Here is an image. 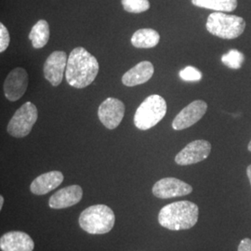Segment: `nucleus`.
Wrapping results in <instances>:
<instances>
[{
	"label": "nucleus",
	"instance_id": "obj_23",
	"mask_svg": "<svg viewBox=\"0 0 251 251\" xmlns=\"http://www.w3.org/2000/svg\"><path fill=\"white\" fill-rule=\"evenodd\" d=\"M10 43V36L7 27L0 24V52H4Z\"/></svg>",
	"mask_w": 251,
	"mask_h": 251
},
{
	"label": "nucleus",
	"instance_id": "obj_3",
	"mask_svg": "<svg viewBox=\"0 0 251 251\" xmlns=\"http://www.w3.org/2000/svg\"><path fill=\"white\" fill-rule=\"evenodd\" d=\"M116 216L105 205L90 206L82 211L78 223L81 228L90 234H104L113 229Z\"/></svg>",
	"mask_w": 251,
	"mask_h": 251
},
{
	"label": "nucleus",
	"instance_id": "obj_9",
	"mask_svg": "<svg viewBox=\"0 0 251 251\" xmlns=\"http://www.w3.org/2000/svg\"><path fill=\"white\" fill-rule=\"evenodd\" d=\"M125 115V104L116 98H107L103 100L98 110L100 122L108 129H115L120 125Z\"/></svg>",
	"mask_w": 251,
	"mask_h": 251
},
{
	"label": "nucleus",
	"instance_id": "obj_26",
	"mask_svg": "<svg viewBox=\"0 0 251 251\" xmlns=\"http://www.w3.org/2000/svg\"><path fill=\"white\" fill-rule=\"evenodd\" d=\"M3 204H4V198L1 196V197H0V209H2Z\"/></svg>",
	"mask_w": 251,
	"mask_h": 251
},
{
	"label": "nucleus",
	"instance_id": "obj_27",
	"mask_svg": "<svg viewBox=\"0 0 251 251\" xmlns=\"http://www.w3.org/2000/svg\"><path fill=\"white\" fill-rule=\"evenodd\" d=\"M248 150H249V151H250V152H251V143H250V144H249V146H248Z\"/></svg>",
	"mask_w": 251,
	"mask_h": 251
},
{
	"label": "nucleus",
	"instance_id": "obj_16",
	"mask_svg": "<svg viewBox=\"0 0 251 251\" xmlns=\"http://www.w3.org/2000/svg\"><path fill=\"white\" fill-rule=\"evenodd\" d=\"M153 72L154 68L151 62H141L124 74L122 77V83L126 87L142 85L152 78Z\"/></svg>",
	"mask_w": 251,
	"mask_h": 251
},
{
	"label": "nucleus",
	"instance_id": "obj_18",
	"mask_svg": "<svg viewBox=\"0 0 251 251\" xmlns=\"http://www.w3.org/2000/svg\"><path fill=\"white\" fill-rule=\"evenodd\" d=\"M29 39L34 49H42L47 45L50 39V26L45 20H40L32 27L29 34Z\"/></svg>",
	"mask_w": 251,
	"mask_h": 251
},
{
	"label": "nucleus",
	"instance_id": "obj_13",
	"mask_svg": "<svg viewBox=\"0 0 251 251\" xmlns=\"http://www.w3.org/2000/svg\"><path fill=\"white\" fill-rule=\"evenodd\" d=\"M0 249L2 251H33L35 244L26 233L12 231L1 236Z\"/></svg>",
	"mask_w": 251,
	"mask_h": 251
},
{
	"label": "nucleus",
	"instance_id": "obj_7",
	"mask_svg": "<svg viewBox=\"0 0 251 251\" xmlns=\"http://www.w3.org/2000/svg\"><path fill=\"white\" fill-rule=\"evenodd\" d=\"M152 194L160 199L184 197L193 192V187L177 178H164L159 179L152 186Z\"/></svg>",
	"mask_w": 251,
	"mask_h": 251
},
{
	"label": "nucleus",
	"instance_id": "obj_8",
	"mask_svg": "<svg viewBox=\"0 0 251 251\" xmlns=\"http://www.w3.org/2000/svg\"><path fill=\"white\" fill-rule=\"evenodd\" d=\"M207 104L202 100L192 101L186 107L183 108L174 118L172 127L175 130H183L195 125L205 116Z\"/></svg>",
	"mask_w": 251,
	"mask_h": 251
},
{
	"label": "nucleus",
	"instance_id": "obj_22",
	"mask_svg": "<svg viewBox=\"0 0 251 251\" xmlns=\"http://www.w3.org/2000/svg\"><path fill=\"white\" fill-rule=\"evenodd\" d=\"M179 76L182 80L195 82L201 80L202 73L194 66H187L179 72Z\"/></svg>",
	"mask_w": 251,
	"mask_h": 251
},
{
	"label": "nucleus",
	"instance_id": "obj_5",
	"mask_svg": "<svg viewBox=\"0 0 251 251\" xmlns=\"http://www.w3.org/2000/svg\"><path fill=\"white\" fill-rule=\"evenodd\" d=\"M167 102L158 95L148 96L136 110L134 125L141 130H147L157 125L167 114Z\"/></svg>",
	"mask_w": 251,
	"mask_h": 251
},
{
	"label": "nucleus",
	"instance_id": "obj_1",
	"mask_svg": "<svg viewBox=\"0 0 251 251\" xmlns=\"http://www.w3.org/2000/svg\"><path fill=\"white\" fill-rule=\"evenodd\" d=\"M99 69L97 59L86 49L77 47L68 56L65 78L73 88L84 89L95 80Z\"/></svg>",
	"mask_w": 251,
	"mask_h": 251
},
{
	"label": "nucleus",
	"instance_id": "obj_6",
	"mask_svg": "<svg viewBox=\"0 0 251 251\" xmlns=\"http://www.w3.org/2000/svg\"><path fill=\"white\" fill-rule=\"evenodd\" d=\"M38 111L36 105L26 101L15 112L9 120L7 131L14 138H25L29 134L36 124Z\"/></svg>",
	"mask_w": 251,
	"mask_h": 251
},
{
	"label": "nucleus",
	"instance_id": "obj_21",
	"mask_svg": "<svg viewBox=\"0 0 251 251\" xmlns=\"http://www.w3.org/2000/svg\"><path fill=\"white\" fill-rule=\"evenodd\" d=\"M122 5L130 13H142L150 9L149 0H122Z\"/></svg>",
	"mask_w": 251,
	"mask_h": 251
},
{
	"label": "nucleus",
	"instance_id": "obj_25",
	"mask_svg": "<svg viewBox=\"0 0 251 251\" xmlns=\"http://www.w3.org/2000/svg\"><path fill=\"white\" fill-rule=\"evenodd\" d=\"M247 175H248V177H249V179H250L251 184V165H250V166L248 167V169H247Z\"/></svg>",
	"mask_w": 251,
	"mask_h": 251
},
{
	"label": "nucleus",
	"instance_id": "obj_12",
	"mask_svg": "<svg viewBox=\"0 0 251 251\" xmlns=\"http://www.w3.org/2000/svg\"><path fill=\"white\" fill-rule=\"evenodd\" d=\"M68 57L64 51H53L44 63L43 73L46 79L53 87L59 86L63 78V74L66 70Z\"/></svg>",
	"mask_w": 251,
	"mask_h": 251
},
{
	"label": "nucleus",
	"instance_id": "obj_20",
	"mask_svg": "<svg viewBox=\"0 0 251 251\" xmlns=\"http://www.w3.org/2000/svg\"><path fill=\"white\" fill-rule=\"evenodd\" d=\"M222 62L229 68L239 69L244 63V54L237 50H231L222 57Z\"/></svg>",
	"mask_w": 251,
	"mask_h": 251
},
{
	"label": "nucleus",
	"instance_id": "obj_15",
	"mask_svg": "<svg viewBox=\"0 0 251 251\" xmlns=\"http://www.w3.org/2000/svg\"><path fill=\"white\" fill-rule=\"evenodd\" d=\"M61 171H53L39 175L31 183V192L36 196H43L60 186L63 181Z\"/></svg>",
	"mask_w": 251,
	"mask_h": 251
},
{
	"label": "nucleus",
	"instance_id": "obj_24",
	"mask_svg": "<svg viewBox=\"0 0 251 251\" xmlns=\"http://www.w3.org/2000/svg\"><path fill=\"white\" fill-rule=\"evenodd\" d=\"M238 251H251V239L245 238L238 246Z\"/></svg>",
	"mask_w": 251,
	"mask_h": 251
},
{
	"label": "nucleus",
	"instance_id": "obj_14",
	"mask_svg": "<svg viewBox=\"0 0 251 251\" xmlns=\"http://www.w3.org/2000/svg\"><path fill=\"white\" fill-rule=\"evenodd\" d=\"M83 197L79 185H70L53 194L49 201V206L53 209H62L77 204Z\"/></svg>",
	"mask_w": 251,
	"mask_h": 251
},
{
	"label": "nucleus",
	"instance_id": "obj_17",
	"mask_svg": "<svg viewBox=\"0 0 251 251\" xmlns=\"http://www.w3.org/2000/svg\"><path fill=\"white\" fill-rule=\"evenodd\" d=\"M130 41L137 49H151L159 43L160 35L153 29L144 28L136 31Z\"/></svg>",
	"mask_w": 251,
	"mask_h": 251
},
{
	"label": "nucleus",
	"instance_id": "obj_10",
	"mask_svg": "<svg viewBox=\"0 0 251 251\" xmlns=\"http://www.w3.org/2000/svg\"><path fill=\"white\" fill-rule=\"evenodd\" d=\"M211 152V144L206 140H197L187 144L175 156V162L179 166L197 164L206 159Z\"/></svg>",
	"mask_w": 251,
	"mask_h": 251
},
{
	"label": "nucleus",
	"instance_id": "obj_2",
	"mask_svg": "<svg viewBox=\"0 0 251 251\" xmlns=\"http://www.w3.org/2000/svg\"><path fill=\"white\" fill-rule=\"evenodd\" d=\"M199 208L191 201H178L163 206L158 214V223L171 231L188 230L197 225Z\"/></svg>",
	"mask_w": 251,
	"mask_h": 251
},
{
	"label": "nucleus",
	"instance_id": "obj_19",
	"mask_svg": "<svg viewBox=\"0 0 251 251\" xmlns=\"http://www.w3.org/2000/svg\"><path fill=\"white\" fill-rule=\"evenodd\" d=\"M192 4L204 9L231 12L237 8V0H192Z\"/></svg>",
	"mask_w": 251,
	"mask_h": 251
},
{
	"label": "nucleus",
	"instance_id": "obj_11",
	"mask_svg": "<svg viewBox=\"0 0 251 251\" xmlns=\"http://www.w3.org/2000/svg\"><path fill=\"white\" fill-rule=\"evenodd\" d=\"M28 74L25 68L17 67L9 73L4 81V93L10 101L21 99L26 92Z\"/></svg>",
	"mask_w": 251,
	"mask_h": 251
},
{
	"label": "nucleus",
	"instance_id": "obj_4",
	"mask_svg": "<svg viewBox=\"0 0 251 251\" xmlns=\"http://www.w3.org/2000/svg\"><path fill=\"white\" fill-rule=\"evenodd\" d=\"M206 28L213 36L223 39H234L244 33L246 22L239 16L216 11L208 16Z\"/></svg>",
	"mask_w": 251,
	"mask_h": 251
}]
</instances>
